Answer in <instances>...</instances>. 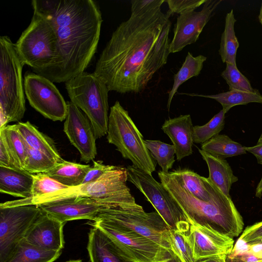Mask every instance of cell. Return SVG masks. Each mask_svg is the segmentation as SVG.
Masks as SVG:
<instances>
[{
  "label": "cell",
  "mask_w": 262,
  "mask_h": 262,
  "mask_svg": "<svg viewBox=\"0 0 262 262\" xmlns=\"http://www.w3.org/2000/svg\"><path fill=\"white\" fill-rule=\"evenodd\" d=\"M32 197H39L69 187L52 179L45 173L33 174Z\"/></svg>",
  "instance_id": "obj_37"
},
{
  "label": "cell",
  "mask_w": 262,
  "mask_h": 262,
  "mask_svg": "<svg viewBox=\"0 0 262 262\" xmlns=\"http://www.w3.org/2000/svg\"><path fill=\"white\" fill-rule=\"evenodd\" d=\"M65 86L70 101L90 121L96 138L106 135L110 91L106 84L94 73L84 71L66 81Z\"/></svg>",
  "instance_id": "obj_8"
},
{
  "label": "cell",
  "mask_w": 262,
  "mask_h": 262,
  "mask_svg": "<svg viewBox=\"0 0 262 262\" xmlns=\"http://www.w3.org/2000/svg\"><path fill=\"white\" fill-rule=\"evenodd\" d=\"M61 253V250L43 249L23 238L16 244L4 262H53Z\"/></svg>",
  "instance_id": "obj_24"
},
{
  "label": "cell",
  "mask_w": 262,
  "mask_h": 262,
  "mask_svg": "<svg viewBox=\"0 0 262 262\" xmlns=\"http://www.w3.org/2000/svg\"><path fill=\"white\" fill-rule=\"evenodd\" d=\"M65 224L42 212L24 238L43 249L61 251L64 245L63 228Z\"/></svg>",
  "instance_id": "obj_18"
},
{
  "label": "cell",
  "mask_w": 262,
  "mask_h": 262,
  "mask_svg": "<svg viewBox=\"0 0 262 262\" xmlns=\"http://www.w3.org/2000/svg\"><path fill=\"white\" fill-rule=\"evenodd\" d=\"M171 172L193 196L205 202L210 200V195L202 179V176L186 168L177 169Z\"/></svg>",
  "instance_id": "obj_30"
},
{
  "label": "cell",
  "mask_w": 262,
  "mask_h": 262,
  "mask_svg": "<svg viewBox=\"0 0 262 262\" xmlns=\"http://www.w3.org/2000/svg\"><path fill=\"white\" fill-rule=\"evenodd\" d=\"M63 262H82L81 259H72V260H69Z\"/></svg>",
  "instance_id": "obj_50"
},
{
  "label": "cell",
  "mask_w": 262,
  "mask_h": 262,
  "mask_svg": "<svg viewBox=\"0 0 262 262\" xmlns=\"http://www.w3.org/2000/svg\"><path fill=\"white\" fill-rule=\"evenodd\" d=\"M225 113L223 110L215 115L206 124L193 127V142L203 144L219 134L225 126Z\"/></svg>",
  "instance_id": "obj_34"
},
{
  "label": "cell",
  "mask_w": 262,
  "mask_h": 262,
  "mask_svg": "<svg viewBox=\"0 0 262 262\" xmlns=\"http://www.w3.org/2000/svg\"><path fill=\"white\" fill-rule=\"evenodd\" d=\"M2 130L17 168L23 169L27 156V143L16 129L15 124L0 128ZM24 170V169H23Z\"/></svg>",
  "instance_id": "obj_31"
},
{
  "label": "cell",
  "mask_w": 262,
  "mask_h": 262,
  "mask_svg": "<svg viewBox=\"0 0 262 262\" xmlns=\"http://www.w3.org/2000/svg\"><path fill=\"white\" fill-rule=\"evenodd\" d=\"M171 15L160 8L141 15H130L117 27L94 72L110 91L141 92L166 64L170 53Z\"/></svg>",
  "instance_id": "obj_1"
},
{
  "label": "cell",
  "mask_w": 262,
  "mask_h": 262,
  "mask_svg": "<svg viewBox=\"0 0 262 262\" xmlns=\"http://www.w3.org/2000/svg\"><path fill=\"white\" fill-rule=\"evenodd\" d=\"M226 262H262V260H254L238 258L229 255H226Z\"/></svg>",
  "instance_id": "obj_45"
},
{
  "label": "cell",
  "mask_w": 262,
  "mask_h": 262,
  "mask_svg": "<svg viewBox=\"0 0 262 262\" xmlns=\"http://www.w3.org/2000/svg\"><path fill=\"white\" fill-rule=\"evenodd\" d=\"M37 206L43 212L66 223L76 220L93 221L102 207L96 201L89 198L66 199Z\"/></svg>",
  "instance_id": "obj_17"
},
{
  "label": "cell",
  "mask_w": 262,
  "mask_h": 262,
  "mask_svg": "<svg viewBox=\"0 0 262 262\" xmlns=\"http://www.w3.org/2000/svg\"><path fill=\"white\" fill-rule=\"evenodd\" d=\"M225 69L221 76L229 86V91L238 90L245 92H253V89L249 81L237 69L236 66L226 63Z\"/></svg>",
  "instance_id": "obj_36"
},
{
  "label": "cell",
  "mask_w": 262,
  "mask_h": 262,
  "mask_svg": "<svg viewBox=\"0 0 262 262\" xmlns=\"http://www.w3.org/2000/svg\"><path fill=\"white\" fill-rule=\"evenodd\" d=\"M91 167L90 165L64 160L45 173L63 185L71 188L82 184Z\"/></svg>",
  "instance_id": "obj_25"
},
{
  "label": "cell",
  "mask_w": 262,
  "mask_h": 262,
  "mask_svg": "<svg viewBox=\"0 0 262 262\" xmlns=\"http://www.w3.org/2000/svg\"><path fill=\"white\" fill-rule=\"evenodd\" d=\"M236 21L233 10L231 9L227 13L225 17L224 30L221 36L219 50L223 62L234 66H236V53L239 47V42L234 31Z\"/></svg>",
  "instance_id": "obj_27"
},
{
  "label": "cell",
  "mask_w": 262,
  "mask_h": 262,
  "mask_svg": "<svg viewBox=\"0 0 262 262\" xmlns=\"http://www.w3.org/2000/svg\"><path fill=\"white\" fill-rule=\"evenodd\" d=\"M115 167V166L105 165L101 161H93V165L86 174L82 184L96 181L106 172Z\"/></svg>",
  "instance_id": "obj_40"
},
{
  "label": "cell",
  "mask_w": 262,
  "mask_h": 262,
  "mask_svg": "<svg viewBox=\"0 0 262 262\" xmlns=\"http://www.w3.org/2000/svg\"><path fill=\"white\" fill-rule=\"evenodd\" d=\"M0 166L18 169L7 144L4 134L0 130Z\"/></svg>",
  "instance_id": "obj_41"
},
{
  "label": "cell",
  "mask_w": 262,
  "mask_h": 262,
  "mask_svg": "<svg viewBox=\"0 0 262 262\" xmlns=\"http://www.w3.org/2000/svg\"><path fill=\"white\" fill-rule=\"evenodd\" d=\"M25 64L15 43L8 36L0 37V128L19 122L26 108L22 71Z\"/></svg>",
  "instance_id": "obj_5"
},
{
  "label": "cell",
  "mask_w": 262,
  "mask_h": 262,
  "mask_svg": "<svg viewBox=\"0 0 262 262\" xmlns=\"http://www.w3.org/2000/svg\"><path fill=\"white\" fill-rule=\"evenodd\" d=\"M262 237V222L256 223L247 227L243 231L238 239L246 244Z\"/></svg>",
  "instance_id": "obj_42"
},
{
  "label": "cell",
  "mask_w": 262,
  "mask_h": 262,
  "mask_svg": "<svg viewBox=\"0 0 262 262\" xmlns=\"http://www.w3.org/2000/svg\"><path fill=\"white\" fill-rule=\"evenodd\" d=\"M90 224L106 234L135 262H168L172 252L132 230L117 225L92 221Z\"/></svg>",
  "instance_id": "obj_11"
},
{
  "label": "cell",
  "mask_w": 262,
  "mask_h": 262,
  "mask_svg": "<svg viewBox=\"0 0 262 262\" xmlns=\"http://www.w3.org/2000/svg\"><path fill=\"white\" fill-rule=\"evenodd\" d=\"M247 152L253 155L256 158L257 163L262 165V143L251 147H245Z\"/></svg>",
  "instance_id": "obj_43"
},
{
  "label": "cell",
  "mask_w": 262,
  "mask_h": 262,
  "mask_svg": "<svg viewBox=\"0 0 262 262\" xmlns=\"http://www.w3.org/2000/svg\"><path fill=\"white\" fill-rule=\"evenodd\" d=\"M262 244V237L258 238L255 239L250 242L249 243H248L247 244L250 245V244Z\"/></svg>",
  "instance_id": "obj_47"
},
{
  "label": "cell",
  "mask_w": 262,
  "mask_h": 262,
  "mask_svg": "<svg viewBox=\"0 0 262 262\" xmlns=\"http://www.w3.org/2000/svg\"><path fill=\"white\" fill-rule=\"evenodd\" d=\"M187 230L169 229L168 241L170 251L180 262H195L186 237Z\"/></svg>",
  "instance_id": "obj_35"
},
{
  "label": "cell",
  "mask_w": 262,
  "mask_h": 262,
  "mask_svg": "<svg viewBox=\"0 0 262 262\" xmlns=\"http://www.w3.org/2000/svg\"><path fill=\"white\" fill-rule=\"evenodd\" d=\"M168 262H180L176 256L172 253V257Z\"/></svg>",
  "instance_id": "obj_49"
},
{
  "label": "cell",
  "mask_w": 262,
  "mask_h": 262,
  "mask_svg": "<svg viewBox=\"0 0 262 262\" xmlns=\"http://www.w3.org/2000/svg\"><path fill=\"white\" fill-rule=\"evenodd\" d=\"M258 20L260 23L261 24V25L262 26V2L261 4L260 8V11H259V14L258 15Z\"/></svg>",
  "instance_id": "obj_48"
},
{
  "label": "cell",
  "mask_w": 262,
  "mask_h": 262,
  "mask_svg": "<svg viewBox=\"0 0 262 262\" xmlns=\"http://www.w3.org/2000/svg\"><path fill=\"white\" fill-rule=\"evenodd\" d=\"M127 169L115 166L91 183L57 191L39 197L8 201L7 206L38 205L42 203L75 198H89L102 206L136 204L126 185Z\"/></svg>",
  "instance_id": "obj_4"
},
{
  "label": "cell",
  "mask_w": 262,
  "mask_h": 262,
  "mask_svg": "<svg viewBox=\"0 0 262 262\" xmlns=\"http://www.w3.org/2000/svg\"><path fill=\"white\" fill-rule=\"evenodd\" d=\"M262 143V133L257 141V144H259V143Z\"/></svg>",
  "instance_id": "obj_51"
},
{
  "label": "cell",
  "mask_w": 262,
  "mask_h": 262,
  "mask_svg": "<svg viewBox=\"0 0 262 262\" xmlns=\"http://www.w3.org/2000/svg\"><path fill=\"white\" fill-rule=\"evenodd\" d=\"M190 96H198L214 99L222 106L224 113H227L232 107L238 105H246L249 103H262V95L259 91L255 89L253 92H245L231 90L214 95L179 93Z\"/></svg>",
  "instance_id": "obj_26"
},
{
  "label": "cell",
  "mask_w": 262,
  "mask_h": 262,
  "mask_svg": "<svg viewBox=\"0 0 262 262\" xmlns=\"http://www.w3.org/2000/svg\"><path fill=\"white\" fill-rule=\"evenodd\" d=\"M255 196L258 198H260L262 196V177L256 187Z\"/></svg>",
  "instance_id": "obj_46"
},
{
  "label": "cell",
  "mask_w": 262,
  "mask_h": 262,
  "mask_svg": "<svg viewBox=\"0 0 262 262\" xmlns=\"http://www.w3.org/2000/svg\"><path fill=\"white\" fill-rule=\"evenodd\" d=\"M165 0H134L131 1V15L138 16L161 8Z\"/></svg>",
  "instance_id": "obj_39"
},
{
  "label": "cell",
  "mask_w": 262,
  "mask_h": 262,
  "mask_svg": "<svg viewBox=\"0 0 262 262\" xmlns=\"http://www.w3.org/2000/svg\"><path fill=\"white\" fill-rule=\"evenodd\" d=\"M67 113L63 131L80 154L81 161L88 163L97 155L94 132L86 116L74 103L67 101Z\"/></svg>",
  "instance_id": "obj_15"
},
{
  "label": "cell",
  "mask_w": 262,
  "mask_h": 262,
  "mask_svg": "<svg viewBox=\"0 0 262 262\" xmlns=\"http://www.w3.org/2000/svg\"><path fill=\"white\" fill-rule=\"evenodd\" d=\"M145 145L163 172H168L175 162V148L173 145L160 140H145Z\"/></svg>",
  "instance_id": "obj_33"
},
{
  "label": "cell",
  "mask_w": 262,
  "mask_h": 262,
  "mask_svg": "<svg viewBox=\"0 0 262 262\" xmlns=\"http://www.w3.org/2000/svg\"><path fill=\"white\" fill-rule=\"evenodd\" d=\"M201 149L211 155L225 159V158L245 155V147L232 140L226 135H217L202 144Z\"/></svg>",
  "instance_id": "obj_28"
},
{
  "label": "cell",
  "mask_w": 262,
  "mask_h": 262,
  "mask_svg": "<svg viewBox=\"0 0 262 262\" xmlns=\"http://www.w3.org/2000/svg\"><path fill=\"white\" fill-rule=\"evenodd\" d=\"M161 183L186 216L189 223L208 226L220 234L233 238L244 227L243 217L231 196L224 194L208 178L202 179L211 199L205 202L196 199L183 187L171 172L159 171Z\"/></svg>",
  "instance_id": "obj_3"
},
{
  "label": "cell",
  "mask_w": 262,
  "mask_h": 262,
  "mask_svg": "<svg viewBox=\"0 0 262 262\" xmlns=\"http://www.w3.org/2000/svg\"><path fill=\"white\" fill-rule=\"evenodd\" d=\"M58 164L55 159L27 144V156L23 166L24 170L31 174L46 173Z\"/></svg>",
  "instance_id": "obj_32"
},
{
  "label": "cell",
  "mask_w": 262,
  "mask_h": 262,
  "mask_svg": "<svg viewBox=\"0 0 262 262\" xmlns=\"http://www.w3.org/2000/svg\"><path fill=\"white\" fill-rule=\"evenodd\" d=\"M92 227L89 232L87 245L91 262H135L103 231Z\"/></svg>",
  "instance_id": "obj_20"
},
{
  "label": "cell",
  "mask_w": 262,
  "mask_h": 262,
  "mask_svg": "<svg viewBox=\"0 0 262 262\" xmlns=\"http://www.w3.org/2000/svg\"><path fill=\"white\" fill-rule=\"evenodd\" d=\"M42 213L37 205L0 206V262L6 260Z\"/></svg>",
  "instance_id": "obj_13"
},
{
  "label": "cell",
  "mask_w": 262,
  "mask_h": 262,
  "mask_svg": "<svg viewBox=\"0 0 262 262\" xmlns=\"http://www.w3.org/2000/svg\"><path fill=\"white\" fill-rule=\"evenodd\" d=\"M207 0H166L168 6V11L172 15L174 13L181 14L194 11Z\"/></svg>",
  "instance_id": "obj_38"
},
{
  "label": "cell",
  "mask_w": 262,
  "mask_h": 262,
  "mask_svg": "<svg viewBox=\"0 0 262 262\" xmlns=\"http://www.w3.org/2000/svg\"><path fill=\"white\" fill-rule=\"evenodd\" d=\"M222 1L207 0L199 11H191L180 14L177 18L169 51L174 53L195 42L203 28Z\"/></svg>",
  "instance_id": "obj_14"
},
{
  "label": "cell",
  "mask_w": 262,
  "mask_h": 262,
  "mask_svg": "<svg viewBox=\"0 0 262 262\" xmlns=\"http://www.w3.org/2000/svg\"><path fill=\"white\" fill-rule=\"evenodd\" d=\"M24 87L25 96L34 110L53 121L65 120L67 103L53 82L28 71L24 75Z\"/></svg>",
  "instance_id": "obj_12"
},
{
  "label": "cell",
  "mask_w": 262,
  "mask_h": 262,
  "mask_svg": "<svg viewBox=\"0 0 262 262\" xmlns=\"http://www.w3.org/2000/svg\"><path fill=\"white\" fill-rule=\"evenodd\" d=\"M93 221L117 225L132 230L170 251L169 228L156 211L146 212L138 204L102 206Z\"/></svg>",
  "instance_id": "obj_9"
},
{
  "label": "cell",
  "mask_w": 262,
  "mask_h": 262,
  "mask_svg": "<svg viewBox=\"0 0 262 262\" xmlns=\"http://www.w3.org/2000/svg\"><path fill=\"white\" fill-rule=\"evenodd\" d=\"M127 180L144 195L167 224L169 229L185 230L189 222L182 210L162 184L157 181L151 174L128 165Z\"/></svg>",
  "instance_id": "obj_10"
},
{
  "label": "cell",
  "mask_w": 262,
  "mask_h": 262,
  "mask_svg": "<svg viewBox=\"0 0 262 262\" xmlns=\"http://www.w3.org/2000/svg\"><path fill=\"white\" fill-rule=\"evenodd\" d=\"M16 129L27 143L32 148L39 150L61 163L64 160L60 156L54 141L38 130L29 121L15 124Z\"/></svg>",
  "instance_id": "obj_23"
},
{
  "label": "cell",
  "mask_w": 262,
  "mask_h": 262,
  "mask_svg": "<svg viewBox=\"0 0 262 262\" xmlns=\"http://www.w3.org/2000/svg\"><path fill=\"white\" fill-rule=\"evenodd\" d=\"M33 176L23 169L0 166V191L15 197H32Z\"/></svg>",
  "instance_id": "obj_21"
},
{
  "label": "cell",
  "mask_w": 262,
  "mask_h": 262,
  "mask_svg": "<svg viewBox=\"0 0 262 262\" xmlns=\"http://www.w3.org/2000/svg\"><path fill=\"white\" fill-rule=\"evenodd\" d=\"M199 151L208 166V178L224 194L230 196L232 185L238 179L229 164L225 159L214 157L201 149H199Z\"/></svg>",
  "instance_id": "obj_22"
},
{
  "label": "cell",
  "mask_w": 262,
  "mask_h": 262,
  "mask_svg": "<svg viewBox=\"0 0 262 262\" xmlns=\"http://www.w3.org/2000/svg\"><path fill=\"white\" fill-rule=\"evenodd\" d=\"M33 11L52 25L58 41L59 57L44 75L53 82H66L84 71L97 49L103 22L93 0H33Z\"/></svg>",
  "instance_id": "obj_2"
},
{
  "label": "cell",
  "mask_w": 262,
  "mask_h": 262,
  "mask_svg": "<svg viewBox=\"0 0 262 262\" xmlns=\"http://www.w3.org/2000/svg\"><path fill=\"white\" fill-rule=\"evenodd\" d=\"M107 140L116 147L122 157L133 166L149 174L155 171L157 162L147 148L145 140L128 112L116 101L108 116Z\"/></svg>",
  "instance_id": "obj_7"
},
{
  "label": "cell",
  "mask_w": 262,
  "mask_h": 262,
  "mask_svg": "<svg viewBox=\"0 0 262 262\" xmlns=\"http://www.w3.org/2000/svg\"><path fill=\"white\" fill-rule=\"evenodd\" d=\"M206 59L207 57L203 55L194 57L191 53L188 52L182 67L173 76V83L168 94L167 104L168 111L173 97L180 86L190 78L198 76L200 74Z\"/></svg>",
  "instance_id": "obj_29"
},
{
  "label": "cell",
  "mask_w": 262,
  "mask_h": 262,
  "mask_svg": "<svg viewBox=\"0 0 262 262\" xmlns=\"http://www.w3.org/2000/svg\"><path fill=\"white\" fill-rule=\"evenodd\" d=\"M193 124L189 114L165 120L161 129L171 140L177 160L181 161L192 154Z\"/></svg>",
  "instance_id": "obj_19"
},
{
  "label": "cell",
  "mask_w": 262,
  "mask_h": 262,
  "mask_svg": "<svg viewBox=\"0 0 262 262\" xmlns=\"http://www.w3.org/2000/svg\"><path fill=\"white\" fill-rule=\"evenodd\" d=\"M186 237L195 260L219 254H228L234 247V239L212 228L189 223Z\"/></svg>",
  "instance_id": "obj_16"
},
{
  "label": "cell",
  "mask_w": 262,
  "mask_h": 262,
  "mask_svg": "<svg viewBox=\"0 0 262 262\" xmlns=\"http://www.w3.org/2000/svg\"><path fill=\"white\" fill-rule=\"evenodd\" d=\"M15 46L24 64L41 75L52 70L59 57L58 38L52 25L35 11Z\"/></svg>",
  "instance_id": "obj_6"
},
{
  "label": "cell",
  "mask_w": 262,
  "mask_h": 262,
  "mask_svg": "<svg viewBox=\"0 0 262 262\" xmlns=\"http://www.w3.org/2000/svg\"><path fill=\"white\" fill-rule=\"evenodd\" d=\"M226 254H219L202 258L195 262H226Z\"/></svg>",
  "instance_id": "obj_44"
}]
</instances>
